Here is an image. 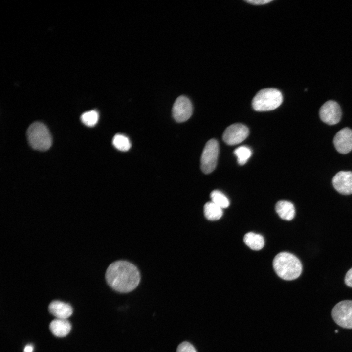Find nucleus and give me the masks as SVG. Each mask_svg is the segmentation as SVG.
Masks as SVG:
<instances>
[{
	"label": "nucleus",
	"instance_id": "obj_19",
	"mask_svg": "<svg viewBox=\"0 0 352 352\" xmlns=\"http://www.w3.org/2000/svg\"><path fill=\"white\" fill-rule=\"evenodd\" d=\"M234 153L240 165L245 164L252 154L251 149L246 146H241L238 147L234 150Z\"/></svg>",
	"mask_w": 352,
	"mask_h": 352
},
{
	"label": "nucleus",
	"instance_id": "obj_14",
	"mask_svg": "<svg viewBox=\"0 0 352 352\" xmlns=\"http://www.w3.org/2000/svg\"><path fill=\"white\" fill-rule=\"evenodd\" d=\"M275 210L279 216L284 220H291L295 216L294 206L288 201L280 200L277 202L275 205Z\"/></svg>",
	"mask_w": 352,
	"mask_h": 352
},
{
	"label": "nucleus",
	"instance_id": "obj_11",
	"mask_svg": "<svg viewBox=\"0 0 352 352\" xmlns=\"http://www.w3.org/2000/svg\"><path fill=\"white\" fill-rule=\"evenodd\" d=\"M334 188L340 194L350 195L352 194V172L340 171L332 179Z\"/></svg>",
	"mask_w": 352,
	"mask_h": 352
},
{
	"label": "nucleus",
	"instance_id": "obj_10",
	"mask_svg": "<svg viewBox=\"0 0 352 352\" xmlns=\"http://www.w3.org/2000/svg\"><path fill=\"white\" fill-rule=\"evenodd\" d=\"M333 144L340 153L346 154L352 150V131L344 128L338 132L333 138Z\"/></svg>",
	"mask_w": 352,
	"mask_h": 352
},
{
	"label": "nucleus",
	"instance_id": "obj_2",
	"mask_svg": "<svg viewBox=\"0 0 352 352\" xmlns=\"http://www.w3.org/2000/svg\"><path fill=\"white\" fill-rule=\"evenodd\" d=\"M273 266L278 276L285 280L297 279L301 275L302 270L299 259L286 252H280L275 257Z\"/></svg>",
	"mask_w": 352,
	"mask_h": 352
},
{
	"label": "nucleus",
	"instance_id": "obj_16",
	"mask_svg": "<svg viewBox=\"0 0 352 352\" xmlns=\"http://www.w3.org/2000/svg\"><path fill=\"white\" fill-rule=\"evenodd\" d=\"M204 214L207 219L216 220L221 217L223 212L222 208L211 201L206 203L204 205Z\"/></svg>",
	"mask_w": 352,
	"mask_h": 352
},
{
	"label": "nucleus",
	"instance_id": "obj_23",
	"mask_svg": "<svg viewBox=\"0 0 352 352\" xmlns=\"http://www.w3.org/2000/svg\"><path fill=\"white\" fill-rule=\"evenodd\" d=\"M246 2L254 5H263L272 1L271 0H245Z\"/></svg>",
	"mask_w": 352,
	"mask_h": 352
},
{
	"label": "nucleus",
	"instance_id": "obj_6",
	"mask_svg": "<svg viewBox=\"0 0 352 352\" xmlns=\"http://www.w3.org/2000/svg\"><path fill=\"white\" fill-rule=\"evenodd\" d=\"M332 316L339 326L352 329V300H344L338 303L332 309Z\"/></svg>",
	"mask_w": 352,
	"mask_h": 352
},
{
	"label": "nucleus",
	"instance_id": "obj_22",
	"mask_svg": "<svg viewBox=\"0 0 352 352\" xmlns=\"http://www.w3.org/2000/svg\"><path fill=\"white\" fill-rule=\"evenodd\" d=\"M345 282L347 286L352 287V268L347 271L345 278Z\"/></svg>",
	"mask_w": 352,
	"mask_h": 352
},
{
	"label": "nucleus",
	"instance_id": "obj_25",
	"mask_svg": "<svg viewBox=\"0 0 352 352\" xmlns=\"http://www.w3.org/2000/svg\"><path fill=\"white\" fill-rule=\"evenodd\" d=\"M335 333H337V332H338V330H335Z\"/></svg>",
	"mask_w": 352,
	"mask_h": 352
},
{
	"label": "nucleus",
	"instance_id": "obj_4",
	"mask_svg": "<svg viewBox=\"0 0 352 352\" xmlns=\"http://www.w3.org/2000/svg\"><path fill=\"white\" fill-rule=\"evenodd\" d=\"M31 147L38 151H44L52 145V137L47 127L43 123L36 122L31 124L26 132Z\"/></svg>",
	"mask_w": 352,
	"mask_h": 352
},
{
	"label": "nucleus",
	"instance_id": "obj_1",
	"mask_svg": "<svg viewBox=\"0 0 352 352\" xmlns=\"http://www.w3.org/2000/svg\"><path fill=\"white\" fill-rule=\"evenodd\" d=\"M106 280L108 285L116 291L130 292L138 285L140 273L132 264L125 261H117L111 263L106 272Z\"/></svg>",
	"mask_w": 352,
	"mask_h": 352
},
{
	"label": "nucleus",
	"instance_id": "obj_20",
	"mask_svg": "<svg viewBox=\"0 0 352 352\" xmlns=\"http://www.w3.org/2000/svg\"><path fill=\"white\" fill-rule=\"evenodd\" d=\"M98 119V113L95 110L85 112L81 116V120L83 123L89 127L95 125Z\"/></svg>",
	"mask_w": 352,
	"mask_h": 352
},
{
	"label": "nucleus",
	"instance_id": "obj_9",
	"mask_svg": "<svg viewBox=\"0 0 352 352\" xmlns=\"http://www.w3.org/2000/svg\"><path fill=\"white\" fill-rule=\"evenodd\" d=\"M193 107L190 100L186 96H180L175 101L172 108V114L178 122L187 121L191 116Z\"/></svg>",
	"mask_w": 352,
	"mask_h": 352
},
{
	"label": "nucleus",
	"instance_id": "obj_3",
	"mask_svg": "<svg viewBox=\"0 0 352 352\" xmlns=\"http://www.w3.org/2000/svg\"><path fill=\"white\" fill-rule=\"evenodd\" d=\"M282 101L283 96L279 90L267 88L257 93L252 100V106L256 111H266L276 109Z\"/></svg>",
	"mask_w": 352,
	"mask_h": 352
},
{
	"label": "nucleus",
	"instance_id": "obj_21",
	"mask_svg": "<svg viewBox=\"0 0 352 352\" xmlns=\"http://www.w3.org/2000/svg\"><path fill=\"white\" fill-rule=\"evenodd\" d=\"M176 352H197V351L191 343L185 341L178 345Z\"/></svg>",
	"mask_w": 352,
	"mask_h": 352
},
{
	"label": "nucleus",
	"instance_id": "obj_24",
	"mask_svg": "<svg viewBox=\"0 0 352 352\" xmlns=\"http://www.w3.org/2000/svg\"><path fill=\"white\" fill-rule=\"evenodd\" d=\"M33 346L31 344L26 345L24 348V352H32L33 351Z\"/></svg>",
	"mask_w": 352,
	"mask_h": 352
},
{
	"label": "nucleus",
	"instance_id": "obj_5",
	"mask_svg": "<svg viewBox=\"0 0 352 352\" xmlns=\"http://www.w3.org/2000/svg\"><path fill=\"white\" fill-rule=\"evenodd\" d=\"M219 153L218 141L214 139L209 140L205 145L200 159L201 169L204 173L209 174L216 168Z\"/></svg>",
	"mask_w": 352,
	"mask_h": 352
},
{
	"label": "nucleus",
	"instance_id": "obj_18",
	"mask_svg": "<svg viewBox=\"0 0 352 352\" xmlns=\"http://www.w3.org/2000/svg\"><path fill=\"white\" fill-rule=\"evenodd\" d=\"M112 144L115 148L123 152L128 151L131 146L129 139L121 134H117L113 137Z\"/></svg>",
	"mask_w": 352,
	"mask_h": 352
},
{
	"label": "nucleus",
	"instance_id": "obj_13",
	"mask_svg": "<svg viewBox=\"0 0 352 352\" xmlns=\"http://www.w3.org/2000/svg\"><path fill=\"white\" fill-rule=\"evenodd\" d=\"M71 324L67 319L56 318L50 323L49 329L51 332L57 337H64L70 332Z\"/></svg>",
	"mask_w": 352,
	"mask_h": 352
},
{
	"label": "nucleus",
	"instance_id": "obj_7",
	"mask_svg": "<svg viewBox=\"0 0 352 352\" xmlns=\"http://www.w3.org/2000/svg\"><path fill=\"white\" fill-rule=\"evenodd\" d=\"M249 134V130L244 125L235 123L229 126L224 131L222 139L227 144L234 145L244 140Z\"/></svg>",
	"mask_w": 352,
	"mask_h": 352
},
{
	"label": "nucleus",
	"instance_id": "obj_8",
	"mask_svg": "<svg viewBox=\"0 0 352 352\" xmlns=\"http://www.w3.org/2000/svg\"><path fill=\"white\" fill-rule=\"evenodd\" d=\"M341 114L339 104L332 100L325 102L319 110L320 119L325 123L331 125H335L339 122Z\"/></svg>",
	"mask_w": 352,
	"mask_h": 352
},
{
	"label": "nucleus",
	"instance_id": "obj_12",
	"mask_svg": "<svg viewBox=\"0 0 352 352\" xmlns=\"http://www.w3.org/2000/svg\"><path fill=\"white\" fill-rule=\"evenodd\" d=\"M48 310L57 318L64 319L70 317L73 312L72 308L69 304L58 300L50 303Z\"/></svg>",
	"mask_w": 352,
	"mask_h": 352
},
{
	"label": "nucleus",
	"instance_id": "obj_17",
	"mask_svg": "<svg viewBox=\"0 0 352 352\" xmlns=\"http://www.w3.org/2000/svg\"><path fill=\"white\" fill-rule=\"evenodd\" d=\"M211 202L220 207L225 208L229 205V201L227 197L219 190H214L210 194Z\"/></svg>",
	"mask_w": 352,
	"mask_h": 352
},
{
	"label": "nucleus",
	"instance_id": "obj_15",
	"mask_svg": "<svg viewBox=\"0 0 352 352\" xmlns=\"http://www.w3.org/2000/svg\"><path fill=\"white\" fill-rule=\"evenodd\" d=\"M244 243L251 249L259 250L264 246V241L260 234L253 232L246 233L243 238Z\"/></svg>",
	"mask_w": 352,
	"mask_h": 352
}]
</instances>
